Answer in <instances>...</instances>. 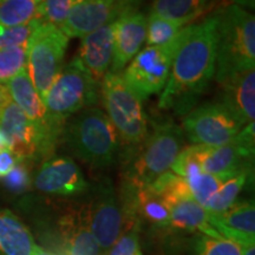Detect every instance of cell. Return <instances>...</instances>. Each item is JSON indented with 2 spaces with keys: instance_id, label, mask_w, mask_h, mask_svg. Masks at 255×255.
<instances>
[{
  "instance_id": "40",
  "label": "cell",
  "mask_w": 255,
  "mask_h": 255,
  "mask_svg": "<svg viewBox=\"0 0 255 255\" xmlns=\"http://www.w3.org/2000/svg\"><path fill=\"white\" fill-rule=\"evenodd\" d=\"M6 149H8V143L6 141L4 133L0 131V151L6 150Z\"/></svg>"
},
{
  "instance_id": "17",
  "label": "cell",
  "mask_w": 255,
  "mask_h": 255,
  "mask_svg": "<svg viewBox=\"0 0 255 255\" xmlns=\"http://www.w3.org/2000/svg\"><path fill=\"white\" fill-rule=\"evenodd\" d=\"M146 38V17L142 12L123 14L114 23V55L110 72L121 73L139 52Z\"/></svg>"
},
{
  "instance_id": "23",
  "label": "cell",
  "mask_w": 255,
  "mask_h": 255,
  "mask_svg": "<svg viewBox=\"0 0 255 255\" xmlns=\"http://www.w3.org/2000/svg\"><path fill=\"white\" fill-rule=\"evenodd\" d=\"M36 242L23 222L7 209H0V255H32Z\"/></svg>"
},
{
  "instance_id": "10",
  "label": "cell",
  "mask_w": 255,
  "mask_h": 255,
  "mask_svg": "<svg viewBox=\"0 0 255 255\" xmlns=\"http://www.w3.org/2000/svg\"><path fill=\"white\" fill-rule=\"evenodd\" d=\"M238 120L220 103H207L188 113L183 129L193 144L220 146L232 142L241 131Z\"/></svg>"
},
{
  "instance_id": "28",
  "label": "cell",
  "mask_w": 255,
  "mask_h": 255,
  "mask_svg": "<svg viewBox=\"0 0 255 255\" xmlns=\"http://www.w3.org/2000/svg\"><path fill=\"white\" fill-rule=\"evenodd\" d=\"M228 177L229 176H218V175L201 171L194 176L186 178V182L189 187L191 197L201 206L205 207Z\"/></svg>"
},
{
  "instance_id": "20",
  "label": "cell",
  "mask_w": 255,
  "mask_h": 255,
  "mask_svg": "<svg viewBox=\"0 0 255 255\" xmlns=\"http://www.w3.org/2000/svg\"><path fill=\"white\" fill-rule=\"evenodd\" d=\"M210 226L223 238L239 246L255 244L254 201H237L221 214L209 215Z\"/></svg>"
},
{
  "instance_id": "6",
  "label": "cell",
  "mask_w": 255,
  "mask_h": 255,
  "mask_svg": "<svg viewBox=\"0 0 255 255\" xmlns=\"http://www.w3.org/2000/svg\"><path fill=\"white\" fill-rule=\"evenodd\" d=\"M100 87L75 59L63 66L44 101L51 120L65 126L70 116L97 103Z\"/></svg>"
},
{
  "instance_id": "37",
  "label": "cell",
  "mask_w": 255,
  "mask_h": 255,
  "mask_svg": "<svg viewBox=\"0 0 255 255\" xmlns=\"http://www.w3.org/2000/svg\"><path fill=\"white\" fill-rule=\"evenodd\" d=\"M231 4L233 5H237L239 7L242 8H252L254 9L255 7V0H229Z\"/></svg>"
},
{
  "instance_id": "36",
  "label": "cell",
  "mask_w": 255,
  "mask_h": 255,
  "mask_svg": "<svg viewBox=\"0 0 255 255\" xmlns=\"http://www.w3.org/2000/svg\"><path fill=\"white\" fill-rule=\"evenodd\" d=\"M8 102H11V97H9L7 89L4 84H0V109H2Z\"/></svg>"
},
{
  "instance_id": "27",
  "label": "cell",
  "mask_w": 255,
  "mask_h": 255,
  "mask_svg": "<svg viewBox=\"0 0 255 255\" xmlns=\"http://www.w3.org/2000/svg\"><path fill=\"white\" fill-rule=\"evenodd\" d=\"M190 24V21L184 19L174 20L149 13L146 17V44L148 46L164 45Z\"/></svg>"
},
{
  "instance_id": "24",
  "label": "cell",
  "mask_w": 255,
  "mask_h": 255,
  "mask_svg": "<svg viewBox=\"0 0 255 255\" xmlns=\"http://www.w3.org/2000/svg\"><path fill=\"white\" fill-rule=\"evenodd\" d=\"M252 175H253V168H246L226 178L219 190L205 206L209 215L221 214L225 210L231 208L238 201L239 194L246 186Z\"/></svg>"
},
{
  "instance_id": "2",
  "label": "cell",
  "mask_w": 255,
  "mask_h": 255,
  "mask_svg": "<svg viewBox=\"0 0 255 255\" xmlns=\"http://www.w3.org/2000/svg\"><path fill=\"white\" fill-rule=\"evenodd\" d=\"M183 144V130L174 122H152L151 131L144 141L122 155L123 182L138 188L149 187L170 170Z\"/></svg>"
},
{
  "instance_id": "18",
  "label": "cell",
  "mask_w": 255,
  "mask_h": 255,
  "mask_svg": "<svg viewBox=\"0 0 255 255\" xmlns=\"http://www.w3.org/2000/svg\"><path fill=\"white\" fill-rule=\"evenodd\" d=\"M114 23L104 25L83 37L77 55L73 58L98 83L109 71L113 62Z\"/></svg>"
},
{
  "instance_id": "5",
  "label": "cell",
  "mask_w": 255,
  "mask_h": 255,
  "mask_svg": "<svg viewBox=\"0 0 255 255\" xmlns=\"http://www.w3.org/2000/svg\"><path fill=\"white\" fill-rule=\"evenodd\" d=\"M101 95L107 116L119 135L122 155L137 148L148 136V116L143 101L121 73L108 71L101 82Z\"/></svg>"
},
{
  "instance_id": "4",
  "label": "cell",
  "mask_w": 255,
  "mask_h": 255,
  "mask_svg": "<svg viewBox=\"0 0 255 255\" xmlns=\"http://www.w3.org/2000/svg\"><path fill=\"white\" fill-rule=\"evenodd\" d=\"M62 138L84 163L95 169L110 167L120 154L121 142L107 114L87 108L65 123Z\"/></svg>"
},
{
  "instance_id": "21",
  "label": "cell",
  "mask_w": 255,
  "mask_h": 255,
  "mask_svg": "<svg viewBox=\"0 0 255 255\" xmlns=\"http://www.w3.org/2000/svg\"><path fill=\"white\" fill-rule=\"evenodd\" d=\"M170 213L169 229L221 237L210 226L209 213L191 196H180L163 201Z\"/></svg>"
},
{
  "instance_id": "12",
  "label": "cell",
  "mask_w": 255,
  "mask_h": 255,
  "mask_svg": "<svg viewBox=\"0 0 255 255\" xmlns=\"http://www.w3.org/2000/svg\"><path fill=\"white\" fill-rule=\"evenodd\" d=\"M142 0H81L60 27L68 38H83L123 14L137 11Z\"/></svg>"
},
{
  "instance_id": "39",
  "label": "cell",
  "mask_w": 255,
  "mask_h": 255,
  "mask_svg": "<svg viewBox=\"0 0 255 255\" xmlns=\"http://www.w3.org/2000/svg\"><path fill=\"white\" fill-rule=\"evenodd\" d=\"M32 255H58V254H55V253H52V252L44 250V248H41L39 246H36V247H34L33 254H32Z\"/></svg>"
},
{
  "instance_id": "35",
  "label": "cell",
  "mask_w": 255,
  "mask_h": 255,
  "mask_svg": "<svg viewBox=\"0 0 255 255\" xmlns=\"http://www.w3.org/2000/svg\"><path fill=\"white\" fill-rule=\"evenodd\" d=\"M18 162V158L8 149L0 151V177L6 176Z\"/></svg>"
},
{
  "instance_id": "22",
  "label": "cell",
  "mask_w": 255,
  "mask_h": 255,
  "mask_svg": "<svg viewBox=\"0 0 255 255\" xmlns=\"http://www.w3.org/2000/svg\"><path fill=\"white\" fill-rule=\"evenodd\" d=\"M121 194L128 197L141 221H146L152 227L169 229L170 213L163 200L150 188H138L123 182Z\"/></svg>"
},
{
  "instance_id": "34",
  "label": "cell",
  "mask_w": 255,
  "mask_h": 255,
  "mask_svg": "<svg viewBox=\"0 0 255 255\" xmlns=\"http://www.w3.org/2000/svg\"><path fill=\"white\" fill-rule=\"evenodd\" d=\"M2 178L5 187L13 193H21L31 186L30 173L23 162H18L15 167Z\"/></svg>"
},
{
  "instance_id": "3",
  "label": "cell",
  "mask_w": 255,
  "mask_h": 255,
  "mask_svg": "<svg viewBox=\"0 0 255 255\" xmlns=\"http://www.w3.org/2000/svg\"><path fill=\"white\" fill-rule=\"evenodd\" d=\"M216 15L215 78L220 84L237 73L255 68V18L247 9L228 4Z\"/></svg>"
},
{
  "instance_id": "9",
  "label": "cell",
  "mask_w": 255,
  "mask_h": 255,
  "mask_svg": "<svg viewBox=\"0 0 255 255\" xmlns=\"http://www.w3.org/2000/svg\"><path fill=\"white\" fill-rule=\"evenodd\" d=\"M11 101L20 108L36 128L41 144V156L49 158L62 138L64 126L51 120L45 104L32 84L26 68L12 77L5 84Z\"/></svg>"
},
{
  "instance_id": "7",
  "label": "cell",
  "mask_w": 255,
  "mask_h": 255,
  "mask_svg": "<svg viewBox=\"0 0 255 255\" xmlns=\"http://www.w3.org/2000/svg\"><path fill=\"white\" fill-rule=\"evenodd\" d=\"M190 25L164 45L144 47L133 57L124 72L121 73L127 84L142 101L163 90L170 75L175 55L189 33Z\"/></svg>"
},
{
  "instance_id": "11",
  "label": "cell",
  "mask_w": 255,
  "mask_h": 255,
  "mask_svg": "<svg viewBox=\"0 0 255 255\" xmlns=\"http://www.w3.org/2000/svg\"><path fill=\"white\" fill-rule=\"evenodd\" d=\"M254 122L245 126L232 142L220 146L195 144L196 157L202 171L231 176L246 168H253Z\"/></svg>"
},
{
  "instance_id": "1",
  "label": "cell",
  "mask_w": 255,
  "mask_h": 255,
  "mask_svg": "<svg viewBox=\"0 0 255 255\" xmlns=\"http://www.w3.org/2000/svg\"><path fill=\"white\" fill-rule=\"evenodd\" d=\"M216 25L215 13L199 24L190 25L159 96V109L173 110L180 116L187 115L209 87L216 68Z\"/></svg>"
},
{
  "instance_id": "29",
  "label": "cell",
  "mask_w": 255,
  "mask_h": 255,
  "mask_svg": "<svg viewBox=\"0 0 255 255\" xmlns=\"http://www.w3.org/2000/svg\"><path fill=\"white\" fill-rule=\"evenodd\" d=\"M194 255H242L237 242L223 237L200 234L194 244Z\"/></svg>"
},
{
  "instance_id": "8",
  "label": "cell",
  "mask_w": 255,
  "mask_h": 255,
  "mask_svg": "<svg viewBox=\"0 0 255 255\" xmlns=\"http://www.w3.org/2000/svg\"><path fill=\"white\" fill-rule=\"evenodd\" d=\"M69 38L60 28L40 23L26 44V70L32 84L45 101L47 91L63 68Z\"/></svg>"
},
{
  "instance_id": "30",
  "label": "cell",
  "mask_w": 255,
  "mask_h": 255,
  "mask_svg": "<svg viewBox=\"0 0 255 255\" xmlns=\"http://www.w3.org/2000/svg\"><path fill=\"white\" fill-rule=\"evenodd\" d=\"M142 221L124 223L120 238L110 248L109 255H143L139 248V232Z\"/></svg>"
},
{
  "instance_id": "19",
  "label": "cell",
  "mask_w": 255,
  "mask_h": 255,
  "mask_svg": "<svg viewBox=\"0 0 255 255\" xmlns=\"http://www.w3.org/2000/svg\"><path fill=\"white\" fill-rule=\"evenodd\" d=\"M221 102L242 127L254 122L255 70L232 76L221 83Z\"/></svg>"
},
{
  "instance_id": "41",
  "label": "cell",
  "mask_w": 255,
  "mask_h": 255,
  "mask_svg": "<svg viewBox=\"0 0 255 255\" xmlns=\"http://www.w3.org/2000/svg\"><path fill=\"white\" fill-rule=\"evenodd\" d=\"M0 178H1V177H0Z\"/></svg>"
},
{
  "instance_id": "26",
  "label": "cell",
  "mask_w": 255,
  "mask_h": 255,
  "mask_svg": "<svg viewBox=\"0 0 255 255\" xmlns=\"http://www.w3.org/2000/svg\"><path fill=\"white\" fill-rule=\"evenodd\" d=\"M43 0H0V27H17L38 19Z\"/></svg>"
},
{
  "instance_id": "16",
  "label": "cell",
  "mask_w": 255,
  "mask_h": 255,
  "mask_svg": "<svg viewBox=\"0 0 255 255\" xmlns=\"http://www.w3.org/2000/svg\"><path fill=\"white\" fill-rule=\"evenodd\" d=\"M0 131L8 143V150L19 162L43 158L36 128L12 101L0 109Z\"/></svg>"
},
{
  "instance_id": "25",
  "label": "cell",
  "mask_w": 255,
  "mask_h": 255,
  "mask_svg": "<svg viewBox=\"0 0 255 255\" xmlns=\"http://www.w3.org/2000/svg\"><path fill=\"white\" fill-rule=\"evenodd\" d=\"M212 0H154L150 13L164 19L193 21L205 12Z\"/></svg>"
},
{
  "instance_id": "38",
  "label": "cell",
  "mask_w": 255,
  "mask_h": 255,
  "mask_svg": "<svg viewBox=\"0 0 255 255\" xmlns=\"http://www.w3.org/2000/svg\"><path fill=\"white\" fill-rule=\"evenodd\" d=\"M242 255H255V244H248L240 246Z\"/></svg>"
},
{
  "instance_id": "15",
  "label": "cell",
  "mask_w": 255,
  "mask_h": 255,
  "mask_svg": "<svg viewBox=\"0 0 255 255\" xmlns=\"http://www.w3.org/2000/svg\"><path fill=\"white\" fill-rule=\"evenodd\" d=\"M34 187L41 193L64 197L82 195L90 189L81 169L69 157H53L44 162L34 177Z\"/></svg>"
},
{
  "instance_id": "13",
  "label": "cell",
  "mask_w": 255,
  "mask_h": 255,
  "mask_svg": "<svg viewBox=\"0 0 255 255\" xmlns=\"http://www.w3.org/2000/svg\"><path fill=\"white\" fill-rule=\"evenodd\" d=\"M88 210L92 234L101 252L108 253L120 238L123 223L119 196L110 181L105 180L96 186Z\"/></svg>"
},
{
  "instance_id": "33",
  "label": "cell",
  "mask_w": 255,
  "mask_h": 255,
  "mask_svg": "<svg viewBox=\"0 0 255 255\" xmlns=\"http://www.w3.org/2000/svg\"><path fill=\"white\" fill-rule=\"evenodd\" d=\"M43 21L34 19L31 23L17 27H0V51L11 49V47L26 45L31 34Z\"/></svg>"
},
{
  "instance_id": "31",
  "label": "cell",
  "mask_w": 255,
  "mask_h": 255,
  "mask_svg": "<svg viewBox=\"0 0 255 255\" xmlns=\"http://www.w3.org/2000/svg\"><path fill=\"white\" fill-rule=\"evenodd\" d=\"M26 68V45L0 51V84H6L12 77Z\"/></svg>"
},
{
  "instance_id": "32",
  "label": "cell",
  "mask_w": 255,
  "mask_h": 255,
  "mask_svg": "<svg viewBox=\"0 0 255 255\" xmlns=\"http://www.w3.org/2000/svg\"><path fill=\"white\" fill-rule=\"evenodd\" d=\"M81 0H43L39 6L38 19L43 23L60 28L76 2Z\"/></svg>"
},
{
  "instance_id": "14",
  "label": "cell",
  "mask_w": 255,
  "mask_h": 255,
  "mask_svg": "<svg viewBox=\"0 0 255 255\" xmlns=\"http://www.w3.org/2000/svg\"><path fill=\"white\" fill-rule=\"evenodd\" d=\"M59 255H100L101 247L90 228L88 203L71 205L57 221Z\"/></svg>"
}]
</instances>
